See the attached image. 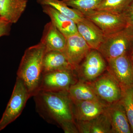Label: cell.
I'll use <instances>...</instances> for the list:
<instances>
[{
    "mask_svg": "<svg viewBox=\"0 0 133 133\" xmlns=\"http://www.w3.org/2000/svg\"><path fill=\"white\" fill-rule=\"evenodd\" d=\"M124 14L127 21L128 28L131 29L133 31V2Z\"/></svg>",
    "mask_w": 133,
    "mask_h": 133,
    "instance_id": "25",
    "label": "cell"
},
{
    "mask_svg": "<svg viewBox=\"0 0 133 133\" xmlns=\"http://www.w3.org/2000/svg\"><path fill=\"white\" fill-rule=\"evenodd\" d=\"M78 33L92 50H98L105 35L96 24L85 19L77 24Z\"/></svg>",
    "mask_w": 133,
    "mask_h": 133,
    "instance_id": "13",
    "label": "cell"
},
{
    "mask_svg": "<svg viewBox=\"0 0 133 133\" xmlns=\"http://www.w3.org/2000/svg\"><path fill=\"white\" fill-rule=\"evenodd\" d=\"M38 114L48 123L57 124L65 133H78L68 91H39L33 96Z\"/></svg>",
    "mask_w": 133,
    "mask_h": 133,
    "instance_id": "1",
    "label": "cell"
},
{
    "mask_svg": "<svg viewBox=\"0 0 133 133\" xmlns=\"http://www.w3.org/2000/svg\"><path fill=\"white\" fill-rule=\"evenodd\" d=\"M67 6L83 15L96 10L102 0H62Z\"/></svg>",
    "mask_w": 133,
    "mask_h": 133,
    "instance_id": "22",
    "label": "cell"
},
{
    "mask_svg": "<svg viewBox=\"0 0 133 133\" xmlns=\"http://www.w3.org/2000/svg\"><path fill=\"white\" fill-rule=\"evenodd\" d=\"M105 58L99 51L91 50L84 59L81 66L77 69L83 78L87 81H94L107 69Z\"/></svg>",
    "mask_w": 133,
    "mask_h": 133,
    "instance_id": "10",
    "label": "cell"
},
{
    "mask_svg": "<svg viewBox=\"0 0 133 133\" xmlns=\"http://www.w3.org/2000/svg\"><path fill=\"white\" fill-rule=\"evenodd\" d=\"M85 17L93 22L105 35L116 33L128 28L125 14H115L95 10L84 15Z\"/></svg>",
    "mask_w": 133,
    "mask_h": 133,
    "instance_id": "5",
    "label": "cell"
},
{
    "mask_svg": "<svg viewBox=\"0 0 133 133\" xmlns=\"http://www.w3.org/2000/svg\"><path fill=\"white\" fill-rule=\"evenodd\" d=\"M74 71L65 69L44 73L39 91H68L70 87L76 82Z\"/></svg>",
    "mask_w": 133,
    "mask_h": 133,
    "instance_id": "7",
    "label": "cell"
},
{
    "mask_svg": "<svg viewBox=\"0 0 133 133\" xmlns=\"http://www.w3.org/2000/svg\"><path fill=\"white\" fill-rule=\"evenodd\" d=\"M28 0H0V17L11 23L18 22L24 13Z\"/></svg>",
    "mask_w": 133,
    "mask_h": 133,
    "instance_id": "16",
    "label": "cell"
},
{
    "mask_svg": "<svg viewBox=\"0 0 133 133\" xmlns=\"http://www.w3.org/2000/svg\"><path fill=\"white\" fill-rule=\"evenodd\" d=\"M68 91L73 103L85 101H101L89 83L76 82L70 87Z\"/></svg>",
    "mask_w": 133,
    "mask_h": 133,
    "instance_id": "19",
    "label": "cell"
},
{
    "mask_svg": "<svg viewBox=\"0 0 133 133\" xmlns=\"http://www.w3.org/2000/svg\"><path fill=\"white\" fill-rule=\"evenodd\" d=\"M30 97L24 83L17 77L11 97L0 120V131L15 121L21 115Z\"/></svg>",
    "mask_w": 133,
    "mask_h": 133,
    "instance_id": "4",
    "label": "cell"
},
{
    "mask_svg": "<svg viewBox=\"0 0 133 133\" xmlns=\"http://www.w3.org/2000/svg\"><path fill=\"white\" fill-rule=\"evenodd\" d=\"M79 132L108 133L112 132L111 126L105 111L88 121L77 122L76 123Z\"/></svg>",
    "mask_w": 133,
    "mask_h": 133,
    "instance_id": "17",
    "label": "cell"
},
{
    "mask_svg": "<svg viewBox=\"0 0 133 133\" xmlns=\"http://www.w3.org/2000/svg\"><path fill=\"white\" fill-rule=\"evenodd\" d=\"M106 112L110 120L112 132H132L125 108L120 100L108 105Z\"/></svg>",
    "mask_w": 133,
    "mask_h": 133,
    "instance_id": "12",
    "label": "cell"
},
{
    "mask_svg": "<svg viewBox=\"0 0 133 133\" xmlns=\"http://www.w3.org/2000/svg\"><path fill=\"white\" fill-rule=\"evenodd\" d=\"M108 105L101 101H85L72 103L74 119L77 122L90 121L104 112Z\"/></svg>",
    "mask_w": 133,
    "mask_h": 133,
    "instance_id": "11",
    "label": "cell"
},
{
    "mask_svg": "<svg viewBox=\"0 0 133 133\" xmlns=\"http://www.w3.org/2000/svg\"><path fill=\"white\" fill-rule=\"evenodd\" d=\"M1 20V17H0V20Z\"/></svg>",
    "mask_w": 133,
    "mask_h": 133,
    "instance_id": "27",
    "label": "cell"
},
{
    "mask_svg": "<svg viewBox=\"0 0 133 133\" xmlns=\"http://www.w3.org/2000/svg\"><path fill=\"white\" fill-rule=\"evenodd\" d=\"M45 52V47L40 42L26 49L19 65L17 77L24 83L31 97L39 91Z\"/></svg>",
    "mask_w": 133,
    "mask_h": 133,
    "instance_id": "2",
    "label": "cell"
},
{
    "mask_svg": "<svg viewBox=\"0 0 133 133\" xmlns=\"http://www.w3.org/2000/svg\"><path fill=\"white\" fill-rule=\"evenodd\" d=\"M107 62L108 72L122 90L133 85V62L129 53Z\"/></svg>",
    "mask_w": 133,
    "mask_h": 133,
    "instance_id": "6",
    "label": "cell"
},
{
    "mask_svg": "<svg viewBox=\"0 0 133 133\" xmlns=\"http://www.w3.org/2000/svg\"><path fill=\"white\" fill-rule=\"evenodd\" d=\"M133 2V0H102L96 10L115 14H124Z\"/></svg>",
    "mask_w": 133,
    "mask_h": 133,
    "instance_id": "21",
    "label": "cell"
},
{
    "mask_svg": "<svg viewBox=\"0 0 133 133\" xmlns=\"http://www.w3.org/2000/svg\"><path fill=\"white\" fill-rule=\"evenodd\" d=\"M43 74L58 70H74L64 53L56 51L45 52L43 59Z\"/></svg>",
    "mask_w": 133,
    "mask_h": 133,
    "instance_id": "18",
    "label": "cell"
},
{
    "mask_svg": "<svg viewBox=\"0 0 133 133\" xmlns=\"http://www.w3.org/2000/svg\"><path fill=\"white\" fill-rule=\"evenodd\" d=\"M133 42V31L127 28L105 36L98 51L107 61L129 53Z\"/></svg>",
    "mask_w": 133,
    "mask_h": 133,
    "instance_id": "3",
    "label": "cell"
},
{
    "mask_svg": "<svg viewBox=\"0 0 133 133\" xmlns=\"http://www.w3.org/2000/svg\"><path fill=\"white\" fill-rule=\"evenodd\" d=\"M40 42L44 45L46 52L56 51L63 52L66 37L50 21L44 26Z\"/></svg>",
    "mask_w": 133,
    "mask_h": 133,
    "instance_id": "14",
    "label": "cell"
},
{
    "mask_svg": "<svg viewBox=\"0 0 133 133\" xmlns=\"http://www.w3.org/2000/svg\"><path fill=\"white\" fill-rule=\"evenodd\" d=\"M91 50L77 32L66 37L63 52L72 68L76 70Z\"/></svg>",
    "mask_w": 133,
    "mask_h": 133,
    "instance_id": "9",
    "label": "cell"
},
{
    "mask_svg": "<svg viewBox=\"0 0 133 133\" xmlns=\"http://www.w3.org/2000/svg\"><path fill=\"white\" fill-rule=\"evenodd\" d=\"M90 84L100 99L108 103L114 104L119 101L122 90L118 82L109 72L96 78Z\"/></svg>",
    "mask_w": 133,
    "mask_h": 133,
    "instance_id": "8",
    "label": "cell"
},
{
    "mask_svg": "<svg viewBox=\"0 0 133 133\" xmlns=\"http://www.w3.org/2000/svg\"><path fill=\"white\" fill-rule=\"evenodd\" d=\"M120 100L125 108L132 132H133V85L122 90Z\"/></svg>",
    "mask_w": 133,
    "mask_h": 133,
    "instance_id": "23",
    "label": "cell"
},
{
    "mask_svg": "<svg viewBox=\"0 0 133 133\" xmlns=\"http://www.w3.org/2000/svg\"><path fill=\"white\" fill-rule=\"evenodd\" d=\"M37 2L42 6L48 5L52 7L74 21L76 24L85 19L82 13L67 6L62 0H37Z\"/></svg>",
    "mask_w": 133,
    "mask_h": 133,
    "instance_id": "20",
    "label": "cell"
},
{
    "mask_svg": "<svg viewBox=\"0 0 133 133\" xmlns=\"http://www.w3.org/2000/svg\"><path fill=\"white\" fill-rule=\"evenodd\" d=\"M11 23L4 21L0 20V37L8 35L10 30Z\"/></svg>",
    "mask_w": 133,
    "mask_h": 133,
    "instance_id": "24",
    "label": "cell"
},
{
    "mask_svg": "<svg viewBox=\"0 0 133 133\" xmlns=\"http://www.w3.org/2000/svg\"><path fill=\"white\" fill-rule=\"evenodd\" d=\"M42 6L44 13L48 16L51 22L65 37L77 33V24L74 21L50 6Z\"/></svg>",
    "mask_w": 133,
    "mask_h": 133,
    "instance_id": "15",
    "label": "cell"
},
{
    "mask_svg": "<svg viewBox=\"0 0 133 133\" xmlns=\"http://www.w3.org/2000/svg\"><path fill=\"white\" fill-rule=\"evenodd\" d=\"M129 54L130 57H131V59L133 62V42L132 45H131V49H130V50H129Z\"/></svg>",
    "mask_w": 133,
    "mask_h": 133,
    "instance_id": "26",
    "label": "cell"
}]
</instances>
